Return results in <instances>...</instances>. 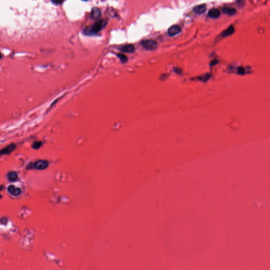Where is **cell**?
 Masks as SVG:
<instances>
[{"label":"cell","instance_id":"10","mask_svg":"<svg viewBox=\"0 0 270 270\" xmlns=\"http://www.w3.org/2000/svg\"><path fill=\"white\" fill-rule=\"evenodd\" d=\"M208 14L210 17L213 18H216L219 17L221 15V12L219 10H218L217 8H212L208 11Z\"/></svg>","mask_w":270,"mask_h":270},{"label":"cell","instance_id":"1","mask_svg":"<svg viewBox=\"0 0 270 270\" xmlns=\"http://www.w3.org/2000/svg\"><path fill=\"white\" fill-rule=\"evenodd\" d=\"M107 20L105 19L99 20L92 25L86 26L83 30V33L87 35H93L97 34L105 27L107 24Z\"/></svg>","mask_w":270,"mask_h":270},{"label":"cell","instance_id":"4","mask_svg":"<svg viewBox=\"0 0 270 270\" xmlns=\"http://www.w3.org/2000/svg\"><path fill=\"white\" fill-rule=\"evenodd\" d=\"M181 26L178 25H174L169 28L167 32L170 36H174L181 32Z\"/></svg>","mask_w":270,"mask_h":270},{"label":"cell","instance_id":"8","mask_svg":"<svg viewBox=\"0 0 270 270\" xmlns=\"http://www.w3.org/2000/svg\"><path fill=\"white\" fill-rule=\"evenodd\" d=\"M16 148V146L14 144H11L8 145L5 148L2 149L1 151V155H8L12 153Z\"/></svg>","mask_w":270,"mask_h":270},{"label":"cell","instance_id":"5","mask_svg":"<svg viewBox=\"0 0 270 270\" xmlns=\"http://www.w3.org/2000/svg\"><path fill=\"white\" fill-rule=\"evenodd\" d=\"M206 10V4H202L196 5L193 7V11L197 14H202Z\"/></svg>","mask_w":270,"mask_h":270},{"label":"cell","instance_id":"14","mask_svg":"<svg viewBox=\"0 0 270 270\" xmlns=\"http://www.w3.org/2000/svg\"><path fill=\"white\" fill-rule=\"evenodd\" d=\"M210 77H211V75L209 73H206L204 75H200V76H199L197 78V79H198V80H200V81H202L206 82L210 79Z\"/></svg>","mask_w":270,"mask_h":270},{"label":"cell","instance_id":"2","mask_svg":"<svg viewBox=\"0 0 270 270\" xmlns=\"http://www.w3.org/2000/svg\"><path fill=\"white\" fill-rule=\"evenodd\" d=\"M140 44L147 50H154L157 49L158 44L155 41L151 39H145L140 42Z\"/></svg>","mask_w":270,"mask_h":270},{"label":"cell","instance_id":"18","mask_svg":"<svg viewBox=\"0 0 270 270\" xmlns=\"http://www.w3.org/2000/svg\"><path fill=\"white\" fill-rule=\"evenodd\" d=\"M51 2H52L54 4H55V5H59V4H61L63 2V1H52Z\"/></svg>","mask_w":270,"mask_h":270},{"label":"cell","instance_id":"7","mask_svg":"<svg viewBox=\"0 0 270 270\" xmlns=\"http://www.w3.org/2000/svg\"><path fill=\"white\" fill-rule=\"evenodd\" d=\"M90 16L93 20H98L101 16V11L98 7H93L91 12Z\"/></svg>","mask_w":270,"mask_h":270},{"label":"cell","instance_id":"3","mask_svg":"<svg viewBox=\"0 0 270 270\" xmlns=\"http://www.w3.org/2000/svg\"><path fill=\"white\" fill-rule=\"evenodd\" d=\"M49 163L48 161L45 160H39L36 162L34 165L35 169L38 170H43L48 167Z\"/></svg>","mask_w":270,"mask_h":270},{"label":"cell","instance_id":"17","mask_svg":"<svg viewBox=\"0 0 270 270\" xmlns=\"http://www.w3.org/2000/svg\"><path fill=\"white\" fill-rule=\"evenodd\" d=\"M238 73L240 74H245V69L243 68L242 67H239L238 69Z\"/></svg>","mask_w":270,"mask_h":270},{"label":"cell","instance_id":"13","mask_svg":"<svg viewBox=\"0 0 270 270\" xmlns=\"http://www.w3.org/2000/svg\"><path fill=\"white\" fill-rule=\"evenodd\" d=\"M17 174L15 172H10L7 174V179L11 182H15L17 179Z\"/></svg>","mask_w":270,"mask_h":270},{"label":"cell","instance_id":"15","mask_svg":"<svg viewBox=\"0 0 270 270\" xmlns=\"http://www.w3.org/2000/svg\"><path fill=\"white\" fill-rule=\"evenodd\" d=\"M117 56L118 57V58H119L121 62L123 63H126L127 61H128V58L127 56L126 55H125V54H120V53H118L117 54Z\"/></svg>","mask_w":270,"mask_h":270},{"label":"cell","instance_id":"6","mask_svg":"<svg viewBox=\"0 0 270 270\" xmlns=\"http://www.w3.org/2000/svg\"><path fill=\"white\" fill-rule=\"evenodd\" d=\"M7 190L9 193L11 194L12 195L14 196H18L19 195H20V194L21 193V189L20 188L16 187L13 185L9 186L7 188Z\"/></svg>","mask_w":270,"mask_h":270},{"label":"cell","instance_id":"11","mask_svg":"<svg viewBox=\"0 0 270 270\" xmlns=\"http://www.w3.org/2000/svg\"><path fill=\"white\" fill-rule=\"evenodd\" d=\"M234 32V28L233 26H230L227 29H226L224 31H223L221 33L222 37H227L229 36Z\"/></svg>","mask_w":270,"mask_h":270},{"label":"cell","instance_id":"19","mask_svg":"<svg viewBox=\"0 0 270 270\" xmlns=\"http://www.w3.org/2000/svg\"><path fill=\"white\" fill-rule=\"evenodd\" d=\"M218 63H219V61L217 60H213L212 62H211L210 65H212V66H213V65H215L217 64Z\"/></svg>","mask_w":270,"mask_h":270},{"label":"cell","instance_id":"20","mask_svg":"<svg viewBox=\"0 0 270 270\" xmlns=\"http://www.w3.org/2000/svg\"><path fill=\"white\" fill-rule=\"evenodd\" d=\"M174 71L177 73H181L182 72V69L179 68H176L175 69H174Z\"/></svg>","mask_w":270,"mask_h":270},{"label":"cell","instance_id":"12","mask_svg":"<svg viewBox=\"0 0 270 270\" xmlns=\"http://www.w3.org/2000/svg\"><path fill=\"white\" fill-rule=\"evenodd\" d=\"M223 12L224 13L229 14V15H233L236 12V11L235 8L229 7H225L222 10Z\"/></svg>","mask_w":270,"mask_h":270},{"label":"cell","instance_id":"16","mask_svg":"<svg viewBox=\"0 0 270 270\" xmlns=\"http://www.w3.org/2000/svg\"><path fill=\"white\" fill-rule=\"evenodd\" d=\"M41 144L42 143H41V142H36V143L33 145V148L34 149H38L40 147Z\"/></svg>","mask_w":270,"mask_h":270},{"label":"cell","instance_id":"9","mask_svg":"<svg viewBox=\"0 0 270 270\" xmlns=\"http://www.w3.org/2000/svg\"><path fill=\"white\" fill-rule=\"evenodd\" d=\"M120 51L124 52L131 53L135 51V46L131 44H126L120 48Z\"/></svg>","mask_w":270,"mask_h":270}]
</instances>
